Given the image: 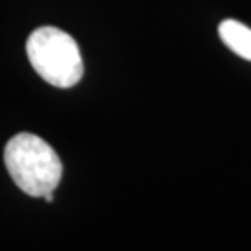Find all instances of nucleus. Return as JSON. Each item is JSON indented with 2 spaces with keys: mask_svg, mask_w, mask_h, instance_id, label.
Returning a JSON list of instances; mask_svg holds the SVG:
<instances>
[{
  "mask_svg": "<svg viewBox=\"0 0 251 251\" xmlns=\"http://www.w3.org/2000/svg\"><path fill=\"white\" fill-rule=\"evenodd\" d=\"M26 54L34 71L56 88H73L84 75L76 41L54 26L34 30L28 37Z\"/></svg>",
  "mask_w": 251,
  "mask_h": 251,
  "instance_id": "obj_2",
  "label": "nucleus"
},
{
  "mask_svg": "<svg viewBox=\"0 0 251 251\" xmlns=\"http://www.w3.org/2000/svg\"><path fill=\"white\" fill-rule=\"evenodd\" d=\"M218 34H220V39L236 56L251 62V28L234 19H227V21H222Z\"/></svg>",
  "mask_w": 251,
  "mask_h": 251,
  "instance_id": "obj_3",
  "label": "nucleus"
},
{
  "mask_svg": "<svg viewBox=\"0 0 251 251\" xmlns=\"http://www.w3.org/2000/svg\"><path fill=\"white\" fill-rule=\"evenodd\" d=\"M4 162L9 177L25 194L45 198L58 188L63 175L60 156L39 136L21 132L4 149Z\"/></svg>",
  "mask_w": 251,
  "mask_h": 251,
  "instance_id": "obj_1",
  "label": "nucleus"
}]
</instances>
